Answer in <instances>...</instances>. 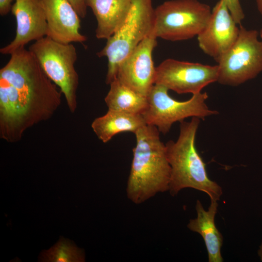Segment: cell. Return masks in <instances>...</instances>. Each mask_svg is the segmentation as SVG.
Here are the masks:
<instances>
[{
    "mask_svg": "<svg viewBox=\"0 0 262 262\" xmlns=\"http://www.w3.org/2000/svg\"><path fill=\"white\" fill-rule=\"evenodd\" d=\"M48 24L47 36L64 44L82 43L87 38L82 34L80 17L67 0H40Z\"/></svg>",
    "mask_w": 262,
    "mask_h": 262,
    "instance_id": "13",
    "label": "cell"
},
{
    "mask_svg": "<svg viewBox=\"0 0 262 262\" xmlns=\"http://www.w3.org/2000/svg\"><path fill=\"white\" fill-rule=\"evenodd\" d=\"M97 21L96 36L108 39L125 21L131 6V0H85Z\"/></svg>",
    "mask_w": 262,
    "mask_h": 262,
    "instance_id": "15",
    "label": "cell"
},
{
    "mask_svg": "<svg viewBox=\"0 0 262 262\" xmlns=\"http://www.w3.org/2000/svg\"><path fill=\"white\" fill-rule=\"evenodd\" d=\"M110 85L104 99L108 110L140 115L145 112L148 106L147 97L130 88L116 78Z\"/></svg>",
    "mask_w": 262,
    "mask_h": 262,
    "instance_id": "17",
    "label": "cell"
},
{
    "mask_svg": "<svg viewBox=\"0 0 262 262\" xmlns=\"http://www.w3.org/2000/svg\"><path fill=\"white\" fill-rule=\"evenodd\" d=\"M231 15L238 24L245 18V14L240 0H224Z\"/></svg>",
    "mask_w": 262,
    "mask_h": 262,
    "instance_id": "19",
    "label": "cell"
},
{
    "mask_svg": "<svg viewBox=\"0 0 262 262\" xmlns=\"http://www.w3.org/2000/svg\"><path fill=\"white\" fill-rule=\"evenodd\" d=\"M134 134L136 143L126 193L130 200L138 204L158 193L168 191L171 167L165 145L161 141L156 127L146 125Z\"/></svg>",
    "mask_w": 262,
    "mask_h": 262,
    "instance_id": "2",
    "label": "cell"
},
{
    "mask_svg": "<svg viewBox=\"0 0 262 262\" xmlns=\"http://www.w3.org/2000/svg\"><path fill=\"white\" fill-rule=\"evenodd\" d=\"M146 125L142 115L108 110L104 115L94 120L91 127L98 138L106 143L119 133L128 131L134 133Z\"/></svg>",
    "mask_w": 262,
    "mask_h": 262,
    "instance_id": "16",
    "label": "cell"
},
{
    "mask_svg": "<svg viewBox=\"0 0 262 262\" xmlns=\"http://www.w3.org/2000/svg\"><path fill=\"white\" fill-rule=\"evenodd\" d=\"M28 49L46 76L60 88L70 111L74 113L77 107L79 85V76L74 66L77 59L75 46L45 36L34 41Z\"/></svg>",
    "mask_w": 262,
    "mask_h": 262,
    "instance_id": "6",
    "label": "cell"
},
{
    "mask_svg": "<svg viewBox=\"0 0 262 262\" xmlns=\"http://www.w3.org/2000/svg\"><path fill=\"white\" fill-rule=\"evenodd\" d=\"M168 91L162 85L154 84L147 96L148 106L142 115L146 124L156 127L160 132L167 133L174 123L181 122L187 117L204 120L218 114L217 111L210 109L207 105L206 92L193 94L189 99L180 101L172 98Z\"/></svg>",
    "mask_w": 262,
    "mask_h": 262,
    "instance_id": "8",
    "label": "cell"
},
{
    "mask_svg": "<svg viewBox=\"0 0 262 262\" xmlns=\"http://www.w3.org/2000/svg\"><path fill=\"white\" fill-rule=\"evenodd\" d=\"M15 0H0V15L5 16L11 11L12 3Z\"/></svg>",
    "mask_w": 262,
    "mask_h": 262,
    "instance_id": "21",
    "label": "cell"
},
{
    "mask_svg": "<svg viewBox=\"0 0 262 262\" xmlns=\"http://www.w3.org/2000/svg\"><path fill=\"white\" fill-rule=\"evenodd\" d=\"M217 201L211 200L208 210H205L201 202L197 200L196 205L197 216L190 219L187 225L190 230L199 233L203 238L209 262L223 261L221 252L223 236L217 229L214 221L218 207Z\"/></svg>",
    "mask_w": 262,
    "mask_h": 262,
    "instance_id": "14",
    "label": "cell"
},
{
    "mask_svg": "<svg viewBox=\"0 0 262 262\" xmlns=\"http://www.w3.org/2000/svg\"><path fill=\"white\" fill-rule=\"evenodd\" d=\"M259 35L261 37V38L262 39V29L261 30L260 33H259Z\"/></svg>",
    "mask_w": 262,
    "mask_h": 262,
    "instance_id": "24",
    "label": "cell"
},
{
    "mask_svg": "<svg viewBox=\"0 0 262 262\" xmlns=\"http://www.w3.org/2000/svg\"><path fill=\"white\" fill-rule=\"evenodd\" d=\"M258 255L262 262V242L260 246L259 249L258 251Z\"/></svg>",
    "mask_w": 262,
    "mask_h": 262,
    "instance_id": "23",
    "label": "cell"
},
{
    "mask_svg": "<svg viewBox=\"0 0 262 262\" xmlns=\"http://www.w3.org/2000/svg\"><path fill=\"white\" fill-rule=\"evenodd\" d=\"M180 124L179 137L165 144L171 167L168 191L175 196L182 189L190 188L203 192L211 200L218 201L222 194L221 187L208 177L206 164L196 149L195 139L200 118L192 117Z\"/></svg>",
    "mask_w": 262,
    "mask_h": 262,
    "instance_id": "3",
    "label": "cell"
},
{
    "mask_svg": "<svg viewBox=\"0 0 262 262\" xmlns=\"http://www.w3.org/2000/svg\"><path fill=\"white\" fill-rule=\"evenodd\" d=\"M11 11L16 20V34L9 44L0 49L2 54L10 55L48 34L46 15L40 0H15Z\"/></svg>",
    "mask_w": 262,
    "mask_h": 262,
    "instance_id": "12",
    "label": "cell"
},
{
    "mask_svg": "<svg viewBox=\"0 0 262 262\" xmlns=\"http://www.w3.org/2000/svg\"><path fill=\"white\" fill-rule=\"evenodd\" d=\"M210 6L198 0H170L154 9L152 33L157 38L182 41L197 36L206 27Z\"/></svg>",
    "mask_w": 262,
    "mask_h": 262,
    "instance_id": "5",
    "label": "cell"
},
{
    "mask_svg": "<svg viewBox=\"0 0 262 262\" xmlns=\"http://www.w3.org/2000/svg\"><path fill=\"white\" fill-rule=\"evenodd\" d=\"M240 25L236 41L216 62L217 82L221 84L237 86L262 72V40L258 38L259 33Z\"/></svg>",
    "mask_w": 262,
    "mask_h": 262,
    "instance_id": "7",
    "label": "cell"
},
{
    "mask_svg": "<svg viewBox=\"0 0 262 262\" xmlns=\"http://www.w3.org/2000/svg\"><path fill=\"white\" fill-rule=\"evenodd\" d=\"M237 24L224 0H219L206 27L197 36L200 49L217 62L236 41L240 31Z\"/></svg>",
    "mask_w": 262,
    "mask_h": 262,
    "instance_id": "11",
    "label": "cell"
},
{
    "mask_svg": "<svg viewBox=\"0 0 262 262\" xmlns=\"http://www.w3.org/2000/svg\"><path fill=\"white\" fill-rule=\"evenodd\" d=\"M157 38L152 33L120 64L116 75L122 83L147 97L154 85L156 67L152 60Z\"/></svg>",
    "mask_w": 262,
    "mask_h": 262,
    "instance_id": "10",
    "label": "cell"
},
{
    "mask_svg": "<svg viewBox=\"0 0 262 262\" xmlns=\"http://www.w3.org/2000/svg\"><path fill=\"white\" fill-rule=\"evenodd\" d=\"M74 7L81 18H84L87 13L85 0H67Z\"/></svg>",
    "mask_w": 262,
    "mask_h": 262,
    "instance_id": "20",
    "label": "cell"
},
{
    "mask_svg": "<svg viewBox=\"0 0 262 262\" xmlns=\"http://www.w3.org/2000/svg\"><path fill=\"white\" fill-rule=\"evenodd\" d=\"M154 20L152 0H131V8L124 23L97 53L99 57L108 59L106 84H110L116 77L122 61L152 33Z\"/></svg>",
    "mask_w": 262,
    "mask_h": 262,
    "instance_id": "4",
    "label": "cell"
},
{
    "mask_svg": "<svg viewBox=\"0 0 262 262\" xmlns=\"http://www.w3.org/2000/svg\"><path fill=\"white\" fill-rule=\"evenodd\" d=\"M257 9L260 14L262 16V0H255Z\"/></svg>",
    "mask_w": 262,
    "mask_h": 262,
    "instance_id": "22",
    "label": "cell"
},
{
    "mask_svg": "<svg viewBox=\"0 0 262 262\" xmlns=\"http://www.w3.org/2000/svg\"><path fill=\"white\" fill-rule=\"evenodd\" d=\"M217 65L167 59L156 67L154 84L162 85L178 94H196L217 81Z\"/></svg>",
    "mask_w": 262,
    "mask_h": 262,
    "instance_id": "9",
    "label": "cell"
},
{
    "mask_svg": "<svg viewBox=\"0 0 262 262\" xmlns=\"http://www.w3.org/2000/svg\"><path fill=\"white\" fill-rule=\"evenodd\" d=\"M39 260L45 262H83L85 261V254L82 249L62 237L49 249L41 253Z\"/></svg>",
    "mask_w": 262,
    "mask_h": 262,
    "instance_id": "18",
    "label": "cell"
},
{
    "mask_svg": "<svg viewBox=\"0 0 262 262\" xmlns=\"http://www.w3.org/2000/svg\"><path fill=\"white\" fill-rule=\"evenodd\" d=\"M0 69V136L20 141L28 129L50 118L62 93L25 47L12 53Z\"/></svg>",
    "mask_w": 262,
    "mask_h": 262,
    "instance_id": "1",
    "label": "cell"
}]
</instances>
